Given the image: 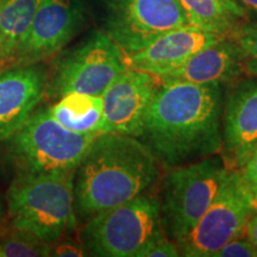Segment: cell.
I'll return each instance as SVG.
<instances>
[{"instance_id": "12", "label": "cell", "mask_w": 257, "mask_h": 257, "mask_svg": "<svg viewBox=\"0 0 257 257\" xmlns=\"http://www.w3.org/2000/svg\"><path fill=\"white\" fill-rule=\"evenodd\" d=\"M159 86L157 76L127 67L101 94L104 104L101 134L140 137Z\"/></svg>"}, {"instance_id": "3", "label": "cell", "mask_w": 257, "mask_h": 257, "mask_svg": "<svg viewBox=\"0 0 257 257\" xmlns=\"http://www.w3.org/2000/svg\"><path fill=\"white\" fill-rule=\"evenodd\" d=\"M75 170L19 172L6 192L11 226L54 244L76 227L74 210Z\"/></svg>"}, {"instance_id": "23", "label": "cell", "mask_w": 257, "mask_h": 257, "mask_svg": "<svg viewBox=\"0 0 257 257\" xmlns=\"http://www.w3.org/2000/svg\"><path fill=\"white\" fill-rule=\"evenodd\" d=\"M86 252L83 250L82 244L72 239H63L56 240L53 244V249H51L50 256L57 257H82L85 256Z\"/></svg>"}, {"instance_id": "24", "label": "cell", "mask_w": 257, "mask_h": 257, "mask_svg": "<svg viewBox=\"0 0 257 257\" xmlns=\"http://www.w3.org/2000/svg\"><path fill=\"white\" fill-rule=\"evenodd\" d=\"M251 191H257V150L238 169Z\"/></svg>"}, {"instance_id": "7", "label": "cell", "mask_w": 257, "mask_h": 257, "mask_svg": "<svg viewBox=\"0 0 257 257\" xmlns=\"http://www.w3.org/2000/svg\"><path fill=\"white\" fill-rule=\"evenodd\" d=\"M127 67L120 48L101 29L93 30L76 46L55 56L46 96L59 99L68 93L101 95Z\"/></svg>"}, {"instance_id": "25", "label": "cell", "mask_w": 257, "mask_h": 257, "mask_svg": "<svg viewBox=\"0 0 257 257\" xmlns=\"http://www.w3.org/2000/svg\"><path fill=\"white\" fill-rule=\"evenodd\" d=\"M244 236L248 238L257 250V211H253L244 227Z\"/></svg>"}, {"instance_id": "15", "label": "cell", "mask_w": 257, "mask_h": 257, "mask_svg": "<svg viewBox=\"0 0 257 257\" xmlns=\"http://www.w3.org/2000/svg\"><path fill=\"white\" fill-rule=\"evenodd\" d=\"M245 76L240 49L229 37L202 48L186 62L168 74L157 78L160 82H191L226 86Z\"/></svg>"}, {"instance_id": "16", "label": "cell", "mask_w": 257, "mask_h": 257, "mask_svg": "<svg viewBox=\"0 0 257 257\" xmlns=\"http://www.w3.org/2000/svg\"><path fill=\"white\" fill-rule=\"evenodd\" d=\"M179 3L188 24L219 37H229L240 24L251 19L236 0H179Z\"/></svg>"}, {"instance_id": "22", "label": "cell", "mask_w": 257, "mask_h": 257, "mask_svg": "<svg viewBox=\"0 0 257 257\" xmlns=\"http://www.w3.org/2000/svg\"><path fill=\"white\" fill-rule=\"evenodd\" d=\"M180 256L179 246L168 237L162 236L153 240L149 245L138 252L137 257H178Z\"/></svg>"}, {"instance_id": "9", "label": "cell", "mask_w": 257, "mask_h": 257, "mask_svg": "<svg viewBox=\"0 0 257 257\" xmlns=\"http://www.w3.org/2000/svg\"><path fill=\"white\" fill-rule=\"evenodd\" d=\"M187 24L179 0H101V30L125 55Z\"/></svg>"}, {"instance_id": "14", "label": "cell", "mask_w": 257, "mask_h": 257, "mask_svg": "<svg viewBox=\"0 0 257 257\" xmlns=\"http://www.w3.org/2000/svg\"><path fill=\"white\" fill-rule=\"evenodd\" d=\"M219 38L187 24L165 32L143 49L125 56L128 67L160 78L178 69L197 51Z\"/></svg>"}, {"instance_id": "29", "label": "cell", "mask_w": 257, "mask_h": 257, "mask_svg": "<svg viewBox=\"0 0 257 257\" xmlns=\"http://www.w3.org/2000/svg\"><path fill=\"white\" fill-rule=\"evenodd\" d=\"M9 2H11V0H0V9H2L4 5L8 4Z\"/></svg>"}, {"instance_id": "5", "label": "cell", "mask_w": 257, "mask_h": 257, "mask_svg": "<svg viewBox=\"0 0 257 257\" xmlns=\"http://www.w3.org/2000/svg\"><path fill=\"white\" fill-rule=\"evenodd\" d=\"M162 236L160 199L154 191L88 218L79 240L89 256L137 257Z\"/></svg>"}, {"instance_id": "8", "label": "cell", "mask_w": 257, "mask_h": 257, "mask_svg": "<svg viewBox=\"0 0 257 257\" xmlns=\"http://www.w3.org/2000/svg\"><path fill=\"white\" fill-rule=\"evenodd\" d=\"M253 211L249 186L239 170L232 169L204 216L178 243L180 256L214 257L229 240L243 236Z\"/></svg>"}, {"instance_id": "11", "label": "cell", "mask_w": 257, "mask_h": 257, "mask_svg": "<svg viewBox=\"0 0 257 257\" xmlns=\"http://www.w3.org/2000/svg\"><path fill=\"white\" fill-rule=\"evenodd\" d=\"M221 156L239 169L257 150V78H239L224 87Z\"/></svg>"}, {"instance_id": "17", "label": "cell", "mask_w": 257, "mask_h": 257, "mask_svg": "<svg viewBox=\"0 0 257 257\" xmlns=\"http://www.w3.org/2000/svg\"><path fill=\"white\" fill-rule=\"evenodd\" d=\"M48 108L54 119L70 131L85 135L102 133L104 104L101 95L68 93L60 96Z\"/></svg>"}, {"instance_id": "13", "label": "cell", "mask_w": 257, "mask_h": 257, "mask_svg": "<svg viewBox=\"0 0 257 257\" xmlns=\"http://www.w3.org/2000/svg\"><path fill=\"white\" fill-rule=\"evenodd\" d=\"M49 69L43 62L0 70V142L23 125L46 96Z\"/></svg>"}, {"instance_id": "27", "label": "cell", "mask_w": 257, "mask_h": 257, "mask_svg": "<svg viewBox=\"0 0 257 257\" xmlns=\"http://www.w3.org/2000/svg\"><path fill=\"white\" fill-rule=\"evenodd\" d=\"M4 212H5V201L4 199L2 198V195H0V224H2L3 217H4Z\"/></svg>"}, {"instance_id": "28", "label": "cell", "mask_w": 257, "mask_h": 257, "mask_svg": "<svg viewBox=\"0 0 257 257\" xmlns=\"http://www.w3.org/2000/svg\"><path fill=\"white\" fill-rule=\"evenodd\" d=\"M250 191H251V189H250ZM251 195H252L253 210L257 211V191H251Z\"/></svg>"}, {"instance_id": "19", "label": "cell", "mask_w": 257, "mask_h": 257, "mask_svg": "<svg viewBox=\"0 0 257 257\" xmlns=\"http://www.w3.org/2000/svg\"><path fill=\"white\" fill-rule=\"evenodd\" d=\"M51 249V243L14 226L0 236V257H44Z\"/></svg>"}, {"instance_id": "2", "label": "cell", "mask_w": 257, "mask_h": 257, "mask_svg": "<svg viewBox=\"0 0 257 257\" xmlns=\"http://www.w3.org/2000/svg\"><path fill=\"white\" fill-rule=\"evenodd\" d=\"M162 166L140 138L99 134L74 178L76 219L88 218L155 191Z\"/></svg>"}, {"instance_id": "20", "label": "cell", "mask_w": 257, "mask_h": 257, "mask_svg": "<svg viewBox=\"0 0 257 257\" xmlns=\"http://www.w3.org/2000/svg\"><path fill=\"white\" fill-rule=\"evenodd\" d=\"M243 56L244 74L257 78V21L244 22L230 35Z\"/></svg>"}, {"instance_id": "6", "label": "cell", "mask_w": 257, "mask_h": 257, "mask_svg": "<svg viewBox=\"0 0 257 257\" xmlns=\"http://www.w3.org/2000/svg\"><path fill=\"white\" fill-rule=\"evenodd\" d=\"M96 136L70 131L37 107L6 142L19 172L51 173L76 170Z\"/></svg>"}, {"instance_id": "1", "label": "cell", "mask_w": 257, "mask_h": 257, "mask_svg": "<svg viewBox=\"0 0 257 257\" xmlns=\"http://www.w3.org/2000/svg\"><path fill=\"white\" fill-rule=\"evenodd\" d=\"M224 87L219 83L160 82L138 138L162 168L221 153Z\"/></svg>"}, {"instance_id": "18", "label": "cell", "mask_w": 257, "mask_h": 257, "mask_svg": "<svg viewBox=\"0 0 257 257\" xmlns=\"http://www.w3.org/2000/svg\"><path fill=\"white\" fill-rule=\"evenodd\" d=\"M41 0H11L0 9V70L12 67Z\"/></svg>"}, {"instance_id": "10", "label": "cell", "mask_w": 257, "mask_h": 257, "mask_svg": "<svg viewBox=\"0 0 257 257\" xmlns=\"http://www.w3.org/2000/svg\"><path fill=\"white\" fill-rule=\"evenodd\" d=\"M85 23L82 0H41L14 66L41 63L55 57L78 36Z\"/></svg>"}, {"instance_id": "21", "label": "cell", "mask_w": 257, "mask_h": 257, "mask_svg": "<svg viewBox=\"0 0 257 257\" xmlns=\"http://www.w3.org/2000/svg\"><path fill=\"white\" fill-rule=\"evenodd\" d=\"M214 257H257V250L243 234L229 240L218 250Z\"/></svg>"}, {"instance_id": "4", "label": "cell", "mask_w": 257, "mask_h": 257, "mask_svg": "<svg viewBox=\"0 0 257 257\" xmlns=\"http://www.w3.org/2000/svg\"><path fill=\"white\" fill-rule=\"evenodd\" d=\"M231 170L221 154L167 168L159 199L161 224L169 239L178 244L187 236L229 179Z\"/></svg>"}, {"instance_id": "26", "label": "cell", "mask_w": 257, "mask_h": 257, "mask_svg": "<svg viewBox=\"0 0 257 257\" xmlns=\"http://www.w3.org/2000/svg\"><path fill=\"white\" fill-rule=\"evenodd\" d=\"M242 8L245 9L251 19L257 21V0H236Z\"/></svg>"}]
</instances>
